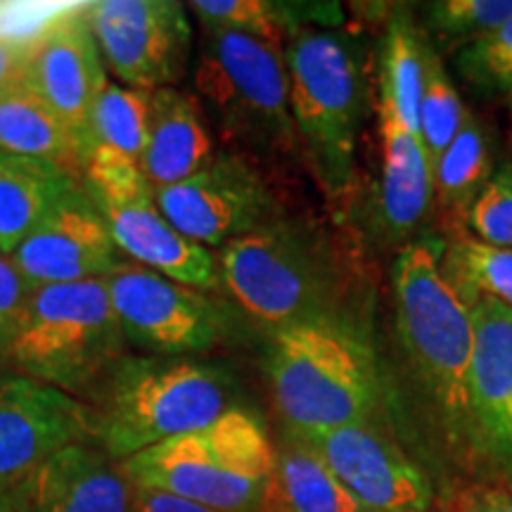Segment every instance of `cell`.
<instances>
[{
  "label": "cell",
  "instance_id": "obj_1",
  "mask_svg": "<svg viewBox=\"0 0 512 512\" xmlns=\"http://www.w3.org/2000/svg\"><path fill=\"white\" fill-rule=\"evenodd\" d=\"M266 377L287 432L299 437L370 422L380 406L373 351L342 316L271 332Z\"/></svg>",
  "mask_w": 512,
  "mask_h": 512
},
{
  "label": "cell",
  "instance_id": "obj_17",
  "mask_svg": "<svg viewBox=\"0 0 512 512\" xmlns=\"http://www.w3.org/2000/svg\"><path fill=\"white\" fill-rule=\"evenodd\" d=\"M95 207L100 209L124 259L200 292H216L223 287L216 254L188 240L166 221L157 207L155 188L119 202H95Z\"/></svg>",
  "mask_w": 512,
  "mask_h": 512
},
{
  "label": "cell",
  "instance_id": "obj_5",
  "mask_svg": "<svg viewBox=\"0 0 512 512\" xmlns=\"http://www.w3.org/2000/svg\"><path fill=\"white\" fill-rule=\"evenodd\" d=\"M192 83L223 150L259 166L299 150L283 50L233 31H202Z\"/></svg>",
  "mask_w": 512,
  "mask_h": 512
},
{
  "label": "cell",
  "instance_id": "obj_21",
  "mask_svg": "<svg viewBox=\"0 0 512 512\" xmlns=\"http://www.w3.org/2000/svg\"><path fill=\"white\" fill-rule=\"evenodd\" d=\"M0 155L41 159L79 178L86 166L81 143L27 76L0 91Z\"/></svg>",
  "mask_w": 512,
  "mask_h": 512
},
{
  "label": "cell",
  "instance_id": "obj_32",
  "mask_svg": "<svg viewBox=\"0 0 512 512\" xmlns=\"http://www.w3.org/2000/svg\"><path fill=\"white\" fill-rule=\"evenodd\" d=\"M465 233L489 245L512 249V164L501 166L489 178L467 214Z\"/></svg>",
  "mask_w": 512,
  "mask_h": 512
},
{
  "label": "cell",
  "instance_id": "obj_28",
  "mask_svg": "<svg viewBox=\"0 0 512 512\" xmlns=\"http://www.w3.org/2000/svg\"><path fill=\"white\" fill-rule=\"evenodd\" d=\"M147 91L126 88L117 81H110L100 93L91 117V143L93 147H112L124 155L138 159L143 155L147 107Z\"/></svg>",
  "mask_w": 512,
  "mask_h": 512
},
{
  "label": "cell",
  "instance_id": "obj_24",
  "mask_svg": "<svg viewBox=\"0 0 512 512\" xmlns=\"http://www.w3.org/2000/svg\"><path fill=\"white\" fill-rule=\"evenodd\" d=\"M494 176L491 171L489 143L482 121L467 112L465 124L432 164V192L434 209L448 230L465 233V221L472 204Z\"/></svg>",
  "mask_w": 512,
  "mask_h": 512
},
{
  "label": "cell",
  "instance_id": "obj_11",
  "mask_svg": "<svg viewBox=\"0 0 512 512\" xmlns=\"http://www.w3.org/2000/svg\"><path fill=\"white\" fill-rule=\"evenodd\" d=\"M155 200L178 233L207 249L226 247L278 216L261 166L228 150L183 181L157 188Z\"/></svg>",
  "mask_w": 512,
  "mask_h": 512
},
{
  "label": "cell",
  "instance_id": "obj_3",
  "mask_svg": "<svg viewBox=\"0 0 512 512\" xmlns=\"http://www.w3.org/2000/svg\"><path fill=\"white\" fill-rule=\"evenodd\" d=\"M230 380L190 356L126 354L98 389L95 444L117 463L228 413Z\"/></svg>",
  "mask_w": 512,
  "mask_h": 512
},
{
  "label": "cell",
  "instance_id": "obj_9",
  "mask_svg": "<svg viewBox=\"0 0 512 512\" xmlns=\"http://www.w3.org/2000/svg\"><path fill=\"white\" fill-rule=\"evenodd\" d=\"M86 10L107 74L136 91L178 86L192 60L188 5L178 0H98Z\"/></svg>",
  "mask_w": 512,
  "mask_h": 512
},
{
  "label": "cell",
  "instance_id": "obj_31",
  "mask_svg": "<svg viewBox=\"0 0 512 512\" xmlns=\"http://www.w3.org/2000/svg\"><path fill=\"white\" fill-rule=\"evenodd\" d=\"M456 69L482 93H512V17L501 27L460 46Z\"/></svg>",
  "mask_w": 512,
  "mask_h": 512
},
{
  "label": "cell",
  "instance_id": "obj_26",
  "mask_svg": "<svg viewBox=\"0 0 512 512\" xmlns=\"http://www.w3.org/2000/svg\"><path fill=\"white\" fill-rule=\"evenodd\" d=\"M427 50H430V43L422 38L411 15L406 10H396L389 19L382 43L380 102L418 138Z\"/></svg>",
  "mask_w": 512,
  "mask_h": 512
},
{
  "label": "cell",
  "instance_id": "obj_30",
  "mask_svg": "<svg viewBox=\"0 0 512 512\" xmlns=\"http://www.w3.org/2000/svg\"><path fill=\"white\" fill-rule=\"evenodd\" d=\"M425 27L446 43L477 41L512 17V0H439L422 5Z\"/></svg>",
  "mask_w": 512,
  "mask_h": 512
},
{
  "label": "cell",
  "instance_id": "obj_22",
  "mask_svg": "<svg viewBox=\"0 0 512 512\" xmlns=\"http://www.w3.org/2000/svg\"><path fill=\"white\" fill-rule=\"evenodd\" d=\"M79 183L57 164L0 155V252H15Z\"/></svg>",
  "mask_w": 512,
  "mask_h": 512
},
{
  "label": "cell",
  "instance_id": "obj_25",
  "mask_svg": "<svg viewBox=\"0 0 512 512\" xmlns=\"http://www.w3.org/2000/svg\"><path fill=\"white\" fill-rule=\"evenodd\" d=\"M188 12L195 15L202 31H233L275 50H283L297 29L309 27L306 17H316L323 24L339 22L337 5L271 3V0H192Z\"/></svg>",
  "mask_w": 512,
  "mask_h": 512
},
{
  "label": "cell",
  "instance_id": "obj_2",
  "mask_svg": "<svg viewBox=\"0 0 512 512\" xmlns=\"http://www.w3.org/2000/svg\"><path fill=\"white\" fill-rule=\"evenodd\" d=\"M299 150L332 197L354 185L356 145L370 112L363 50L337 29L304 27L285 46Z\"/></svg>",
  "mask_w": 512,
  "mask_h": 512
},
{
  "label": "cell",
  "instance_id": "obj_14",
  "mask_svg": "<svg viewBox=\"0 0 512 512\" xmlns=\"http://www.w3.org/2000/svg\"><path fill=\"white\" fill-rule=\"evenodd\" d=\"M27 81L60 114L88 162L91 117L110 79L86 10L60 12L31 34Z\"/></svg>",
  "mask_w": 512,
  "mask_h": 512
},
{
  "label": "cell",
  "instance_id": "obj_19",
  "mask_svg": "<svg viewBox=\"0 0 512 512\" xmlns=\"http://www.w3.org/2000/svg\"><path fill=\"white\" fill-rule=\"evenodd\" d=\"M216 152V136L195 93L178 86L152 91L140 155V169L152 188L192 176Z\"/></svg>",
  "mask_w": 512,
  "mask_h": 512
},
{
  "label": "cell",
  "instance_id": "obj_35",
  "mask_svg": "<svg viewBox=\"0 0 512 512\" xmlns=\"http://www.w3.org/2000/svg\"><path fill=\"white\" fill-rule=\"evenodd\" d=\"M131 512H216L188 498L169 494V491L150 489V486L136 484V496H133Z\"/></svg>",
  "mask_w": 512,
  "mask_h": 512
},
{
  "label": "cell",
  "instance_id": "obj_8",
  "mask_svg": "<svg viewBox=\"0 0 512 512\" xmlns=\"http://www.w3.org/2000/svg\"><path fill=\"white\" fill-rule=\"evenodd\" d=\"M275 463L259 420L230 408L202 430L166 439L121 463L133 484L169 491L216 512H256Z\"/></svg>",
  "mask_w": 512,
  "mask_h": 512
},
{
  "label": "cell",
  "instance_id": "obj_7",
  "mask_svg": "<svg viewBox=\"0 0 512 512\" xmlns=\"http://www.w3.org/2000/svg\"><path fill=\"white\" fill-rule=\"evenodd\" d=\"M444 242L411 240L392 268L396 335L418 384L453 425H470L467 375L472 361V313L439 268Z\"/></svg>",
  "mask_w": 512,
  "mask_h": 512
},
{
  "label": "cell",
  "instance_id": "obj_37",
  "mask_svg": "<svg viewBox=\"0 0 512 512\" xmlns=\"http://www.w3.org/2000/svg\"><path fill=\"white\" fill-rule=\"evenodd\" d=\"M0 512H12L10 501H0Z\"/></svg>",
  "mask_w": 512,
  "mask_h": 512
},
{
  "label": "cell",
  "instance_id": "obj_12",
  "mask_svg": "<svg viewBox=\"0 0 512 512\" xmlns=\"http://www.w3.org/2000/svg\"><path fill=\"white\" fill-rule=\"evenodd\" d=\"M83 441H95L86 401L22 375L0 377V501H10L38 465Z\"/></svg>",
  "mask_w": 512,
  "mask_h": 512
},
{
  "label": "cell",
  "instance_id": "obj_10",
  "mask_svg": "<svg viewBox=\"0 0 512 512\" xmlns=\"http://www.w3.org/2000/svg\"><path fill=\"white\" fill-rule=\"evenodd\" d=\"M114 313L128 347L150 356H190L221 342L223 311L207 292L124 259L107 275Z\"/></svg>",
  "mask_w": 512,
  "mask_h": 512
},
{
  "label": "cell",
  "instance_id": "obj_27",
  "mask_svg": "<svg viewBox=\"0 0 512 512\" xmlns=\"http://www.w3.org/2000/svg\"><path fill=\"white\" fill-rule=\"evenodd\" d=\"M439 268L467 309L482 299H494L512 309L510 247H496L472 238L470 233H456L444 242Z\"/></svg>",
  "mask_w": 512,
  "mask_h": 512
},
{
  "label": "cell",
  "instance_id": "obj_13",
  "mask_svg": "<svg viewBox=\"0 0 512 512\" xmlns=\"http://www.w3.org/2000/svg\"><path fill=\"white\" fill-rule=\"evenodd\" d=\"M299 439L318 453L366 512H430L434 501L430 479L370 422Z\"/></svg>",
  "mask_w": 512,
  "mask_h": 512
},
{
  "label": "cell",
  "instance_id": "obj_36",
  "mask_svg": "<svg viewBox=\"0 0 512 512\" xmlns=\"http://www.w3.org/2000/svg\"><path fill=\"white\" fill-rule=\"evenodd\" d=\"M453 512H512V486H494V489L472 491L460 498Z\"/></svg>",
  "mask_w": 512,
  "mask_h": 512
},
{
  "label": "cell",
  "instance_id": "obj_23",
  "mask_svg": "<svg viewBox=\"0 0 512 512\" xmlns=\"http://www.w3.org/2000/svg\"><path fill=\"white\" fill-rule=\"evenodd\" d=\"M256 512H366L313 448L294 434L275 446L271 477Z\"/></svg>",
  "mask_w": 512,
  "mask_h": 512
},
{
  "label": "cell",
  "instance_id": "obj_18",
  "mask_svg": "<svg viewBox=\"0 0 512 512\" xmlns=\"http://www.w3.org/2000/svg\"><path fill=\"white\" fill-rule=\"evenodd\" d=\"M472 313L467 415L479 439L512 460V309L482 299Z\"/></svg>",
  "mask_w": 512,
  "mask_h": 512
},
{
  "label": "cell",
  "instance_id": "obj_4",
  "mask_svg": "<svg viewBox=\"0 0 512 512\" xmlns=\"http://www.w3.org/2000/svg\"><path fill=\"white\" fill-rule=\"evenodd\" d=\"M105 278L31 287L0 361L79 399L126 356Z\"/></svg>",
  "mask_w": 512,
  "mask_h": 512
},
{
  "label": "cell",
  "instance_id": "obj_29",
  "mask_svg": "<svg viewBox=\"0 0 512 512\" xmlns=\"http://www.w3.org/2000/svg\"><path fill=\"white\" fill-rule=\"evenodd\" d=\"M465 117L467 110L460 100V93L430 46L425 67V91H422L420 102V140L432 164L458 136Z\"/></svg>",
  "mask_w": 512,
  "mask_h": 512
},
{
  "label": "cell",
  "instance_id": "obj_38",
  "mask_svg": "<svg viewBox=\"0 0 512 512\" xmlns=\"http://www.w3.org/2000/svg\"><path fill=\"white\" fill-rule=\"evenodd\" d=\"M510 107H512V93H510Z\"/></svg>",
  "mask_w": 512,
  "mask_h": 512
},
{
  "label": "cell",
  "instance_id": "obj_16",
  "mask_svg": "<svg viewBox=\"0 0 512 512\" xmlns=\"http://www.w3.org/2000/svg\"><path fill=\"white\" fill-rule=\"evenodd\" d=\"M136 484L95 441L62 448L10 496L12 512H131Z\"/></svg>",
  "mask_w": 512,
  "mask_h": 512
},
{
  "label": "cell",
  "instance_id": "obj_34",
  "mask_svg": "<svg viewBox=\"0 0 512 512\" xmlns=\"http://www.w3.org/2000/svg\"><path fill=\"white\" fill-rule=\"evenodd\" d=\"M31 53L29 36H0V91L27 76Z\"/></svg>",
  "mask_w": 512,
  "mask_h": 512
},
{
  "label": "cell",
  "instance_id": "obj_6",
  "mask_svg": "<svg viewBox=\"0 0 512 512\" xmlns=\"http://www.w3.org/2000/svg\"><path fill=\"white\" fill-rule=\"evenodd\" d=\"M221 285L261 328L278 332L313 318H335L342 266L309 223L275 216L216 254Z\"/></svg>",
  "mask_w": 512,
  "mask_h": 512
},
{
  "label": "cell",
  "instance_id": "obj_33",
  "mask_svg": "<svg viewBox=\"0 0 512 512\" xmlns=\"http://www.w3.org/2000/svg\"><path fill=\"white\" fill-rule=\"evenodd\" d=\"M29 290L31 285L15 266L12 256L0 252V356H3V349L8 344Z\"/></svg>",
  "mask_w": 512,
  "mask_h": 512
},
{
  "label": "cell",
  "instance_id": "obj_15",
  "mask_svg": "<svg viewBox=\"0 0 512 512\" xmlns=\"http://www.w3.org/2000/svg\"><path fill=\"white\" fill-rule=\"evenodd\" d=\"M10 256L31 287L107 278L124 261L83 183Z\"/></svg>",
  "mask_w": 512,
  "mask_h": 512
},
{
  "label": "cell",
  "instance_id": "obj_20",
  "mask_svg": "<svg viewBox=\"0 0 512 512\" xmlns=\"http://www.w3.org/2000/svg\"><path fill=\"white\" fill-rule=\"evenodd\" d=\"M382 171L375 192V219L387 240H411L434 209L432 162L425 145L380 102Z\"/></svg>",
  "mask_w": 512,
  "mask_h": 512
}]
</instances>
